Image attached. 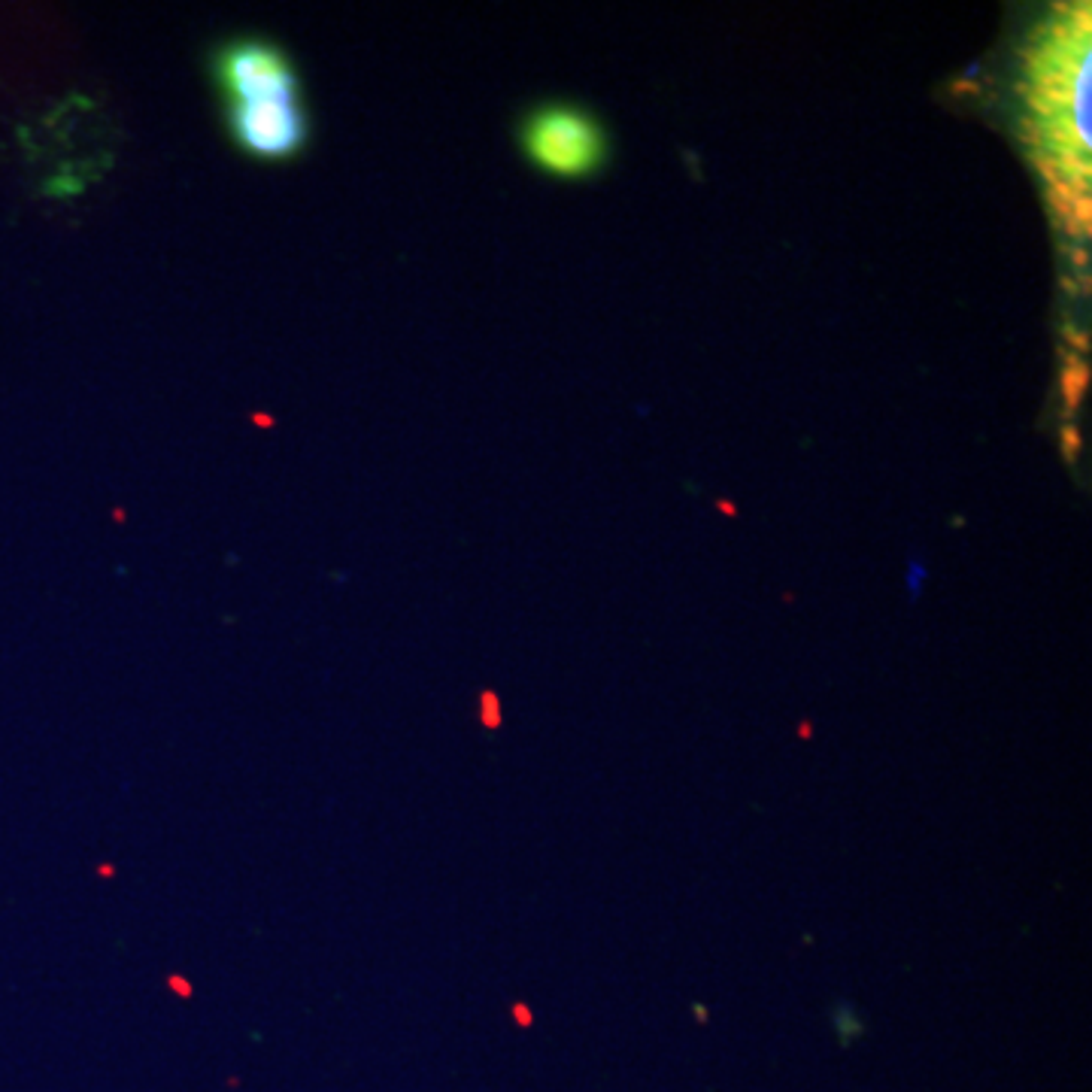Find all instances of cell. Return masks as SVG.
<instances>
[{
  "instance_id": "1",
  "label": "cell",
  "mask_w": 1092,
  "mask_h": 1092,
  "mask_svg": "<svg viewBox=\"0 0 1092 1092\" xmlns=\"http://www.w3.org/2000/svg\"><path fill=\"white\" fill-rule=\"evenodd\" d=\"M522 149L540 170L583 179L604 164L607 137L601 124L577 106H540L522 124Z\"/></svg>"
},
{
  "instance_id": "2",
  "label": "cell",
  "mask_w": 1092,
  "mask_h": 1092,
  "mask_svg": "<svg viewBox=\"0 0 1092 1092\" xmlns=\"http://www.w3.org/2000/svg\"><path fill=\"white\" fill-rule=\"evenodd\" d=\"M213 73L225 104L249 101H301V77L277 43L240 37L225 43L213 58Z\"/></svg>"
},
{
  "instance_id": "3",
  "label": "cell",
  "mask_w": 1092,
  "mask_h": 1092,
  "mask_svg": "<svg viewBox=\"0 0 1092 1092\" xmlns=\"http://www.w3.org/2000/svg\"><path fill=\"white\" fill-rule=\"evenodd\" d=\"M231 140L258 161H289L310 140V119L301 101H249L228 104Z\"/></svg>"
},
{
  "instance_id": "4",
  "label": "cell",
  "mask_w": 1092,
  "mask_h": 1092,
  "mask_svg": "<svg viewBox=\"0 0 1092 1092\" xmlns=\"http://www.w3.org/2000/svg\"><path fill=\"white\" fill-rule=\"evenodd\" d=\"M1089 373H1092L1089 364L1083 362L1080 355L1065 353L1062 373H1059V395H1062V401H1065V413H1074L1083 404L1087 389H1089Z\"/></svg>"
},
{
  "instance_id": "5",
  "label": "cell",
  "mask_w": 1092,
  "mask_h": 1092,
  "mask_svg": "<svg viewBox=\"0 0 1092 1092\" xmlns=\"http://www.w3.org/2000/svg\"><path fill=\"white\" fill-rule=\"evenodd\" d=\"M1059 444H1062L1065 462H1069V464L1078 462V455H1080V449H1083V437H1080V428H1078V425H1062V431H1059Z\"/></svg>"
},
{
  "instance_id": "6",
  "label": "cell",
  "mask_w": 1092,
  "mask_h": 1092,
  "mask_svg": "<svg viewBox=\"0 0 1092 1092\" xmlns=\"http://www.w3.org/2000/svg\"><path fill=\"white\" fill-rule=\"evenodd\" d=\"M1062 335L1074 346V353H1089V335H1087V331H1078L1074 325H1065Z\"/></svg>"
},
{
  "instance_id": "7",
  "label": "cell",
  "mask_w": 1092,
  "mask_h": 1092,
  "mask_svg": "<svg viewBox=\"0 0 1092 1092\" xmlns=\"http://www.w3.org/2000/svg\"><path fill=\"white\" fill-rule=\"evenodd\" d=\"M925 580V568L920 562H913L911 564V571H907V586H911V595H916V592H920V583Z\"/></svg>"
},
{
  "instance_id": "8",
  "label": "cell",
  "mask_w": 1092,
  "mask_h": 1092,
  "mask_svg": "<svg viewBox=\"0 0 1092 1092\" xmlns=\"http://www.w3.org/2000/svg\"><path fill=\"white\" fill-rule=\"evenodd\" d=\"M1071 262H1074V268H1089V252H1087V249H1080V246H1074L1071 249Z\"/></svg>"
},
{
  "instance_id": "9",
  "label": "cell",
  "mask_w": 1092,
  "mask_h": 1092,
  "mask_svg": "<svg viewBox=\"0 0 1092 1092\" xmlns=\"http://www.w3.org/2000/svg\"><path fill=\"white\" fill-rule=\"evenodd\" d=\"M482 702H486V725H498V716H495V695H491V692H486V698H482Z\"/></svg>"
},
{
  "instance_id": "10",
  "label": "cell",
  "mask_w": 1092,
  "mask_h": 1092,
  "mask_svg": "<svg viewBox=\"0 0 1092 1092\" xmlns=\"http://www.w3.org/2000/svg\"><path fill=\"white\" fill-rule=\"evenodd\" d=\"M716 510H722L725 516H735V513H738V507L731 504V501H716Z\"/></svg>"
},
{
  "instance_id": "11",
  "label": "cell",
  "mask_w": 1092,
  "mask_h": 1092,
  "mask_svg": "<svg viewBox=\"0 0 1092 1092\" xmlns=\"http://www.w3.org/2000/svg\"><path fill=\"white\" fill-rule=\"evenodd\" d=\"M1062 289H1065V291H1071V295H1080V289H1078V286H1074V282H1071V280H1062Z\"/></svg>"
}]
</instances>
